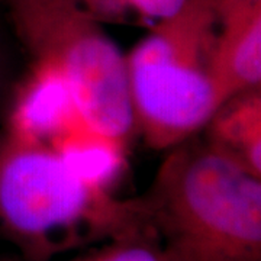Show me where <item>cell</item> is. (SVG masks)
<instances>
[{"instance_id":"6da1fadb","label":"cell","mask_w":261,"mask_h":261,"mask_svg":"<svg viewBox=\"0 0 261 261\" xmlns=\"http://www.w3.org/2000/svg\"><path fill=\"white\" fill-rule=\"evenodd\" d=\"M152 231L140 197L80 177L53 147L0 137V233L27 261Z\"/></svg>"},{"instance_id":"7a4b0ae2","label":"cell","mask_w":261,"mask_h":261,"mask_svg":"<svg viewBox=\"0 0 261 261\" xmlns=\"http://www.w3.org/2000/svg\"><path fill=\"white\" fill-rule=\"evenodd\" d=\"M167 261H261V177L192 137L140 196Z\"/></svg>"},{"instance_id":"3957f363","label":"cell","mask_w":261,"mask_h":261,"mask_svg":"<svg viewBox=\"0 0 261 261\" xmlns=\"http://www.w3.org/2000/svg\"><path fill=\"white\" fill-rule=\"evenodd\" d=\"M148 29L126 56L135 132L151 148L170 149L222 105L212 75L219 13L212 0H186Z\"/></svg>"},{"instance_id":"277c9868","label":"cell","mask_w":261,"mask_h":261,"mask_svg":"<svg viewBox=\"0 0 261 261\" xmlns=\"http://www.w3.org/2000/svg\"><path fill=\"white\" fill-rule=\"evenodd\" d=\"M10 22L34 61L64 77L92 129L128 147L135 134L126 57L103 23L74 0H6Z\"/></svg>"},{"instance_id":"5b68a950","label":"cell","mask_w":261,"mask_h":261,"mask_svg":"<svg viewBox=\"0 0 261 261\" xmlns=\"http://www.w3.org/2000/svg\"><path fill=\"white\" fill-rule=\"evenodd\" d=\"M80 119L64 77L51 65L34 61L13 97L6 134L49 145Z\"/></svg>"},{"instance_id":"8992f818","label":"cell","mask_w":261,"mask_h":261,"mask_svg":"<svg viewBox=\"0 0 261 261\" xmlns=\"http://www.w3.org/2000/svg\"><path fill=\"white\" fill-rule=\"evenodd\" d=\"M212 75L222 103L261 87V0H247L219 13Z\"/></svg>"},{"instance_id":"52a82bcc","label":"cell","mask_w":261,"mask_h":261,"mask_svg":"<svg viewBox=\"0 0 261 261\" xmlns=\"http://www.w3.org/2000/svg\"><path fill=\"white\" fill-rule=\"evenodd\" d=\"M203 129L211 145L261 177V87L226 99Z\"/></svg>"},{"instance_id":"ba28073f","label":"cell","mask_w":261,"mask_h":261,"mask_svg":"<svg viewBox=\"0 0 261 261\" xmlns=\"http://www.w3.org/2000/svg\"><path fill=\"white\" fill-rule=\"evenodd\" d=\"M75 173L112 192L126 168L128 147L87 126L82 119L49 144Z\"/></svg>"},{"instance_id":"9c48e42d","label":"cell","mask_w":261,"mask_h":261,"mask_svg":"<svg viewBox=\"0 0 261 261\" xmlns=\"http://www.w3.org/2000/svg\"><path fill=\"white\" fill-rule=\"evenodd\" d=\"M100 23L142 25L151 28L174 15L186 0H74Z\"/></svg>"},{"instance_id":"30bf717a","label":"cell","mask_w":261,"mask_h":261,"mask_svg":"<svg viewBox=\"0 0 261 261\" xmlns=\"http://www.w3.org/2000/svg\"><path fill=\"white\" fill-rule=\"evenodd\" d=\"M71 261H167L152 231L134 233L83 250Z\"/></svg>"},{"instance_id":"8fae6325","label":"cell","mask_w":261,"mask_h":261,"mask_svg":"<svg viewBox=\"0 0 261 261\" xmlns=\"http://www.w3.org/2000/svg\"><path fill=\"white\" fill-rule=\"evenodd\" d=\"M215 5V8L218 9V13H221L222 10L228 9V8H231L233 5H238V3H241V2H247V0H212Z\"/></svg>"},{"instance_id":"7c38bea8","label":"cell","mask_w":261,"mask_h":261,"mask_svg":"<svg viewBox=\"0 0 261 261\" xmlns=\"http://www.w3.org/2000/svg\"><path fill=\"white\" fill-rule=\"evenodd\" d=\"M0 261H2V260H0Z\"/></svg>"}]
</instances>
